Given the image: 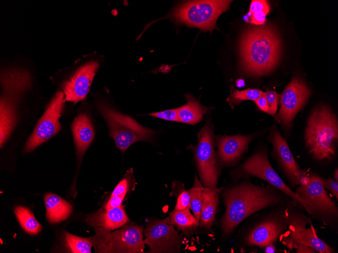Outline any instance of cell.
I'll use <instances>...</instances> for the list:
<instances>
[{"instance_id":"cell-24","label":"cell","mask_w":338,"mask_h":253,"mask_svg":"<svg viewBox=\"0 0 338 253\" xmlns=\"http://www.w3.org/2000/svg\"><path fill=\"white\" fill-rule=\"evenodd\" d=\"M172 223L186 235H189L199 226V220L190 211V208L182 210H174L169 213Z\"/></svg>"},{"instance_id":"cell-27","label":"cell","mask_w":338,"mask_h":253,"mask_svg":"<svg viewBox=\"0 0 338 253\" xmlns=\"http://www.w3.org/2000/svg\"><path fill=\"white\" fill-rule=\"evenodd\" d=\"M203 185L196 176L193 186L188 191L190 195V209L195 217L200 221L203 200Z\"/></svg>"},{"instance_id":"cell-22","label":"cell","mask_w":338,"mask_h":253,"mask_svg":"<svg viewBox=\"0 0 338 253\" xmlns=\"http://www.w3.org/2000/svg\"><path fill=\"white\" fill-rule=\"evenodd\" d=\"M46 216L51 223L61 222L67 219L72 211L71 205L57 194L47 193L44 196Z\"/></svg>"},{"instance_id":"cell-31","label":"cell","mask_w":338,"mask_h":253,"mask_svg":"<svg viewBox=\"0 0 338 253\" xmlns=\"http://www.w3.org/2000/svg\"><path fill=\"white\" fill-rule=\"evenodd\" d=\"M265 95L269 106V114L274 116L278 108V100L280 95L275 91H267Z\"/></svg>"},{"instance_id":"cell-10","label":"cell","mask_w":338,"mask_h":253,"mask_svg":"<svg viewBox=\"0 0 338 253\" xmlns=\"http://www.w3.org/2000/svg\"><path fill=\"white\" fill-rule=\"evenodd\" d=\"M232 1H192L176 8L173 14L177 21L202 31H212L219 16L229 8Z\"/></svg>"},{"instance_id":"cell-26","label":"cell","mask_w":338,"mask_h":253,"mask_svg":"<svg viewBox=\"0 0 338 253\" xmlns=\"http://www.w3.org/2000/svg\"><path fill=\"white\" fill-rule=\"evenodd\" d=\"M64 241L66 247L71 252L91 253L93 237L83 238L64 232Z\"/></svg>"},{"instance_id":"cell-14","label":"cell","mask_w":338,"mask_h":253,"mask_svg":"<svg viewBox=\"0 0 338 253\" xmlns=\"http://www.w3.org/2000/svg\"><path fill=\"white\" fill-rule=\"evenodd\" d=\"M144 240L149 250L148 252H180L182 237L179 235L170 217L154 220L147 225Z\"/></svg>"},{"instance_id":"cell-18","label":"cell","mask_w":338,"mask_h":253,"mask_svg":"<svg viewBox=\"0 0 338 253\" xmlns=\"http://www.w3.org/2000/svg\"><path fill=\"white\" fill-rule=\"evenodd\" d=\"M99 66L97 61H91L77 70L63 85L65 100L75 104L86 98Z\"/></svg>"},{"instance_id":"cell-40","label":"cell","mask_w":338,"mask_h":253,"mask_svg":"<svg viewBox=\"0 0 338 253\" xmlns=\"http://www.w3.org/2000/svg\"><path fill=\"white\" fill-rule=\"evenodd\" d=\"M236 85L239 88L243 87L245 85V81L242 79H238L236 81Z\"/></svg>"},{"instance_id":"cell-37","label":"cell","mask_w":338,"mask_h":253,"mask_svg":"<svg viewBox=\"0 0 338 253\" xmlns=\"http://www.w3.org/2000/svg\"><path fill=\"white\" fill-rule=\"evenodd\" d=\"M257 107L263 112L269 113V106L264 94L260 96L255 101Z\"/></svg>"},{"instance_id":"cell-32","label":"cell","mask_w":338,"mask_h":253,"mask_svg":"<svg viewBox=\"0 0 338 253\" xmlns=\"http://www.w3.org/2000/svg\"><path fill=\"white\" fill-rule=\"evenodd\" d=\"M149 115L167 121L179 122L178 108L152 113Z\"/></svg>"},{"instance_id":"cell-36","label":"cell","mask_w":338,"mask_h":253,"mask_svg":"<svg viewBox=\"0 0 338 253\" xmlns=\"http://www.w3.org/2000/svg\"><path fill=\"white\" fill-rule=\"evenodd\" d=\"M251 23L255 25H262L266 21V16L267 15L263 12H257L251 14Z\"/></svg>"},{"instance_id":"cell-30","label":"cell","mask_w":338,"mask_h":253,"mask_svg":"<svg viewBox=\"0 0 338 253\" xmlns=\"http://www.w3.org/2000/svg\"><path fill=\"white\" fill-rule=\"evenodd\" d=\"M134 179L132 171H128L113 190L111 195H117L127 193L132 186Z\"/></svg>"},{"instance_id":"cell-28","label":"cell","mask_w":338,"mask_h":253,"mask_svg":"<svg viewBox=\"0 0 338 253\" xmlns=\"http://www.w3.org/2000/svg\"><path fill=\"white\" fill-rule=\"evenodd\" d=\"M264 93L258 89L248 88L243 90H238L233 87L227 101L228 102L231 107H234L243 100H251L255 101Z\"/></svg>"},{"instance_id":"cell-41","label":"cell","mask_w":338,"mask_h":253,"mask_svg":"<svg viewBox=\"0 0 338 253\" xmlns=\"http://www.w3.org/2000/svg\"><path fill=\"white\" fill-rule=\"evenodd\" d=\"M333 177H334V179L338 182V170L337 168H336L334 172V174H333Z\"/></svg>"},{"instance_id":"cell-4","label":"cell","mask_w":338,"mask_h":253,"mask_svg":"<svg viewBox=\"0 0 338 253\" xmlns=\"http://www.w3.org/2000/svg\"><path fill=\"white\" fill-rule=\"evenodd\" d=\"M284 215L288 221V228L280 239L282 244L290 250L295 249L297 243L314 248L319 253L335 252L332 247L320 238L310 216H307L291 200L285 203Z\"/></svg>"},{"instance_id":"cell-5","label":"cell","mask_w":338,"mask_h":253,"mask_svg":"<svg viewBox=\"0 0 338 253\" xmlns=\"http://www.w3.org/2000/svg\"><path fill=\"white\" fill-rule=\"evenodd\" d=\"M310 180L306 185H299L295 192L304 202L308 215L328 227L333 231L338 229V208L322 185L321 177L310 175Z\"/></svg>"},{"instance_id":"cell-39","label":"cell","mask_w":338,"mask_h":253,"mask_svg":"<svg viewBox=\"0 0 338 253\" xmlns=\"http://www.w3.org/2000/svg\"><path fill=\"white\" fill-rule=\"evenodd\" d=\"M265 252L266 253H274L276 252V248L274 243H270L266 245L265 247Z\"/></svg>"},{"instance_id":"cell-15","label":"cell","mask_w":338,"mask_h":253,"mask_svg":"<svg viewBox=\"0 0 338 253\" xmlns=\"http://www.w3.org/2000/svg\"><path fill=\"white\" fill-rule=\"evenodd\" d=\"M311 91L299 77L293 78L280 95V109L276 121L285 129H289L294 117L306 103Z\"/></svg>"},{"instance_id":"cell-7","label":"cell","mask_w":338,"mask_h":253,"mask_svg":"<svg viewBox=\"0 0 338 253\" xmlns=\"http://www.w3.org/2000/svg\"><path fill=\"white\" fill-rule=\"evenodd\" d=\"M93 244L96 252L143 253L145 243L143 228L134 224H128L114 232L102 227H95Z\"/></svg>"},{"instance_id":"cell-25","label":"cell","mask_w":338,"mask_h":253,"mask_svg":"<svg viewBox=\"0 0 338 253\" xmlns=\"http://www.w3.org/2000/svg\"><path fill=\"white\" fill-rule=\"evenodd\" d=\"M14 213L21 226L26 232L35 235L41 231V225L28 208L18 206L15 208Z\"/></svg>"},{"instance_id":"cell-33","label":"cell","mask_w":338,"mask_h":253,"mask_svg":"<svg viewBox=\"0 0 338 253\" xmlns=\"http://www.w3.org/2000/svg\"><path fill=\"white\" fill-rule=\"evenodd\" d=\"M270 10V6L267 1L254 0L251 2L249 11L251 14L257 12H263L267 14Z\"/></svg>"},{"instance_id":"cell-20","label":"cell","mask_w":338,"mask_h":253,"mask_svg":"<svg viewBox=\"0 0 338 253\" xmlns=\"http://www.w3.org/2000/svg\"><path fill=\"white\" fill-rule=\"evenodd\" d=\"M71 127L76 154L80 158L94 139V128L91 120L85 113L79 114L74 119Z\"/></svg>"},{"instance_id":"cell-11","label":"cell","mask_w":338,"mask_h":253,"mask_svg":"<svg viewBox=\"0 0 338 253\" xmlns=\"http://www.w3.org/2000/svg\"><path fill=\"white\" fill-rule=\"evenodd\" d=\"M196 145L190 147L194 154L195 164L203 187L216 188L219 169L215 151V139L214 127L208 121L197 134Z\"/></svg>"},{"instance_id":"cell-3","label":"cell","mask_w":338,"mask_h":253,"mask_svg":"<svg viewBox=\"0 0 338 253\" xmlns=\"http://www.w3.org/2000/svg\"><path fill=\"white\" fill-rule=\"evenodd\" d=\"M338 137L335 116L325 105L316 107L307 121L305 140L310 154L317 161H330L335 155Z\"/></svg>"},{"instance_id":"cell-2","label":"cell","mask_w":338,"mask_h":253,"mask_svg":"<svg viewBox=\"0 0 338 253\" xmlns=\"http://www.w3.org/2000/svg\"><path fill=\"white\" fill-rule=\"evenodd\" d=\"M281 43L272 27H252L242 35L240 51L244 71L251 75H262L271 72L278 63Z\"/></svg>"},{"instance_id":"cell-9","label":"cell","mask_w":338,"mask_h":253,"mask_svg":"<svg viewBox=\"0 0 338 253\" xmlns=\"http://www.w3.org/2000/svg\"><path fill=\"white\" fill-rule=\"evenodd\" d=\"M29 83L28 75L23 71L11 70L1 75L3 88L1 98V147L15 125L17 100Z\"/></svg>"},{"instance_id":"cell-34","label":"cell","mask_w":338,"mask_h":253,"mask_svg":"<svg viewBox=\"0 0 338 253\" xmlns=\"http://www.w3.org/2000/svg\"><path fill=\"white\" fill-rule=\"evenodd\" d=\"M321 180L323 186L330 191L333 196L338 200V182L334 179H325L321 177Z\"/></svg>"},{"instance_id":"cell-38","label":"cell","mask_w":338,"mask_h":253,"mask_svg":"<svg viewBox=\"0 0 338 253\" xmlns=\"http://www.w3.org/2000/svg\"><path fill=\"white\" fill-rule=\"evenodd\" d=\"M295 249L297 253H318L314 248L302 243H297Z\"/></svg>"},{"instance_id":"cell-6","label":"cell","mask_w":338,"mask_h":253,"mask_svg":"<svg viewBox=\"0 0 338 253\" xmlns=\"http://www.w3.org/2000/svg\"><path fill=\"white\" fill-rule=\"evenodd\" d=\"M231 176L234 180L256 177L266 181L287 195L303 211L308 214L304 202L283 182L271 166L268 159L267 149L261 148L255 151L242 164L233 170Z\"/></svg>"},{"instance_id":"cell-16","label":"cell","mask_w":338,"mask_h":253,"mask_svg":"<svg viewBox=\"0 0 338 253\" xmlns=\"http://www.w3.org/2000/svg\"><path fill=\"white\" fill-rule=\"evenodd\" d=\"M268 140L273 146L272 155L289 184L293 187L300 185L301 178L305 172L295 161L286 140L275 127H273Z\"/></svg>"},{"instance_id":"cell-29","label":"cell","mask_w":338,"mask_h":253,"mask_svg":"<svg viewBox=\"0 0 338 253\" xmlns=\"http://www.w3.org/2000/svg\"><path fill=\"white\" fill-rule=\"evenodd\" d=\"M172 194L177 197L174 210H182L190 208V195L182 183L178 181L173 183Z\"/></svg>"},{"instance_id":"cell-13","label":"cell","mask_w":338,"mask_h":253,"mask_svg":"<svg viewBox=\"0 0 338 253\" xmlns=\"http://www.w3.org/2000/svg\"><path fill=\"white\" fill-rule=\"evenodd\" d=\"M64 95L63 92L58 91L52 98L27 140L25 153L33 150L60 130L59 118L65 100Z\"/></svg>"},{"instance_id":"cell-12","label":"cell","mask_w":338,"mask_h":253,"mask_svg":"<svg viewBox=\"0 0 338 253\" xmlns=\"http://www.w3.org/2000/svg\"><path fill=\"white\" fill-rule=\"evenodd\" d=\"M285 203L270 208L246 235L245 245L262 248L270 243H275L281 238L288 228V221L283 212Z\"/></svg>"},{"instance_id":"cell-1","label":"cell","mask_w":338,"mask_h":253,"mask_svg":"<svg viewBox=\"0 0 338 253\" xmlns=\"http://www.w3.org/2000/svg\"><path fill=\"white\" fill-rule=\"evenodd\" d=\"M221 193L225 207L221 220V228L225 237L251 214L291 200L277 188L270 185L257 186L248 180L223 188Z\"/></svg>"},{"instance_id":"cell-21","label":"cell","mask_w":338,"mask_h":253,"mask_svg":"<svg viewBox=\"0 0 338 253\" xmlns=\"http://www.w3.org/2000/svg\"><path fill=\"white\" fill-rule=\"evenodd\" d=\"M223 188L203 187V200L199 221L201 227L211 229L215 221L219 196Z\"/></svg>"},{"instance_id":"cell-8","label":"cell","mask_w":338,"mask_h":253,"mask_svg":"<svg viewBox=\"0 0 338 253\" xmlns=\"http://www.w3.org/2000/svg\"><path fill=\"white\" fill-rule=\"evenodd\" d=\"M98 109L108 124L109 135L122 153L137 141H149L153 138L154 133L152 130L144 127L130 116L105 104H99Z\"/></svg>"},{"instance_id":"cell-23","label":"cell","mask_w":338,"mask_h":253,"mask_svg":"<svg viewBox=\"0 0 338 253\" xmlns=\"http://www.w3.org/2000/svg\"><path fill=\"white\" fill-rule=\"evenodd\" d=\"M187 103L178 108L179 122L194 125L199 123L209 108L201 105L192 95L186 94Z\"/></svg>"},{"instance_id":"cell-35","label":"cell","mask_w":338,"mask_h":253,"mask_svg":"<svg viewBox=\"0 0 338 253\" xmlns=\"http://www.w3.org/2000/svg\"><path fill=\"white\" fill-rule=\"evenodd\" d=\"M126 194V193L124 192L117 195H111L103 208L109 210L119 207L121 205Z\"/></svg>"},{"instance_id":"cell-17","label":"cell","mask_w":338,"mask_h":253,"mask_svg":"<svg viewBox=\"0 0 338 253\" xmlns=\"http://www.w3.org/2000/svg\"><path fill=\"white\" fill-rule=\"evenodd\" d=\"M256 136V134L217 136L215 155L219 171L237 164L246 151L248 144Z\"/></svg>"},{"instance_id":"cell-19","label":"cell","mask_w":338,"mask_h":253,"mask_svg":"<svg viewBox=\"0 0 338 253\" xmlns=\"http://www.w3.org/2000/svg\"><path fill=\"white\" fill-rule=\"evenodd\" d=\"M129 221V218L122 205L109 210L103 208L88 215L85 219V222L92 227H102L109 230L119 228Z\"/></svg>"}]
</instances>
